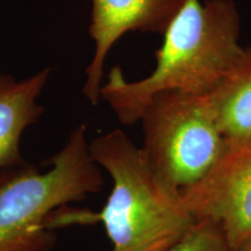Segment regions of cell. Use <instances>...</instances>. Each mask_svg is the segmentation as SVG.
Returning <instances> with one entry per match:
<instances>
[{"mask_svg":"<svg viewBox=\"0 0 251 251\" xmlns=\"http://www.w3.org/2000/svg\"><path fill=\"white\" fill-rule=\"evenodd\" d=\"M86 125H79L45 172L25 164L0 174V251H50L57 236L48 227L61 207L98 193L105 180L91 157Z\"/></svg>","mask_w":251,"mask_h":251,"instance_id":"3","label":"cell"},{"mask_svg":"<svg viewBox=\"0 0 251 251\" xmlns=\"http://www.w3.org/2000/svg\"><path fill=\"white\" fill-rule=\"evenodd\" d=\"M240 27L233 0H186L163 34L155 70L143 79L128 81L121 68L114 67L101 86L100 99L122 125L130 126L140 121L150 99L163 91L211 93L243 57Z\"/></svg>","mask_w":251,"mask_h":251,"instance_id":"1","label":"cell"},{"mask_svg":"<svg viewBox=\"0 0 251 251\" xmlns=\"http://www.w3.org/2000/svg\"><path fill=\"white\" fill-rule=\"evenodd\" d=\"M206 98L226 140L251 142V45L234 70Z\"/></svg>","mask_w":251,"mask_h":251,"instance_id":"8","label":"cell"},{"mask_svg":"<svg viewBox=\"0 0 251 251\" xmlns=\"http://www.w3.org/2000/svg\"><path fill=\"white\" fill-rule=\"evenodd\" d=\"M236 251H251V237L249 240H247Z\"/></svg>","mask_w":251,"mask_h":251,"instance_id":"10","label":"cell"},{"mask_svg":"<svg viewBox=\"0 0 251 251\" xmlns=\"http://www.w3.org/2000/svg\"><path fill=\"white\" fill-rule=\"evenodd\" d=\"M140 121L147 164L181 192L211 170L227 146L206 96L163 91L150 99Z\"/></svg>","mask_w":251,"mask_h":251,"instance_id":"4","label":"cell"},{"mask_svg":"<svg viewBox=\"0 0 251 251\" xmlns=\"http://www.w3.org/2000/svg\"><path fill=\"white\" fill-rule=\"evenodd\" d=\"M89 148L93 161L113 180L107 201L100 212L58 208L49 219L52 229L101 222L111 251H166L192 227L196 220L181 191L153 174L125 131L100 135Z\"/></svg>","mask_w":251,"mask_h":251,"instance_id":"2","label":"cell"},{"mask_svg":"<svg viewBox=\"0 0 251 251\" xmlns=\"http://www.w3.org/2000/svg\"><path fill=\"white\" fill-rule=\"evenodd\" d=\"M90 35L94 54L87 67L83 93L97 105L100 101L103 65L109 50L128 31L164 34L186 0H89Z\"/></svg>","mask_w":251,"mask_h":251,"instance_id":"6","label":"cell"},{"mask_svg":"<svg viewBox=\"0 0 251 251\" xmlns=\"http://www.w3.org/2000/svg\"><path fill=\"white\" fill-rule=\"evenodd\" d=\"M166 251H236L221 228L209 221H196Z\"/></svg>","mask_w":251,"mask_h":251,"instance_id":"9","label":"cell"},{"mask_svg":"<svg viewBox=\"0 0 251 251\" xmlns=\"http://www.w3.org/2000/svg\"><path fill=\"white\" fill-rule=\"evenodd\" d=\"M181 194L194 220L219 226L237 250L251 237V142L227 141L211 170Z\"/></svg>","mask_w":251,"mask_h":251,"instance_id":"5","label":"cell"},{"mask_svg":"<svg viewBox=\"0 0 251 251\" xmlns=\"http://www.w3.org/2000/svg\"><path fill=\"white\" fill-rule=\"evenodd\" d=\"M50 71L46 68L24 80L0 72V171L27 164L21 155V137L45 113L37 100Z\"/></svg>","mask_w":251,"mask_h":251,"instance_id":"7","label":"cell"}]
</instances>
